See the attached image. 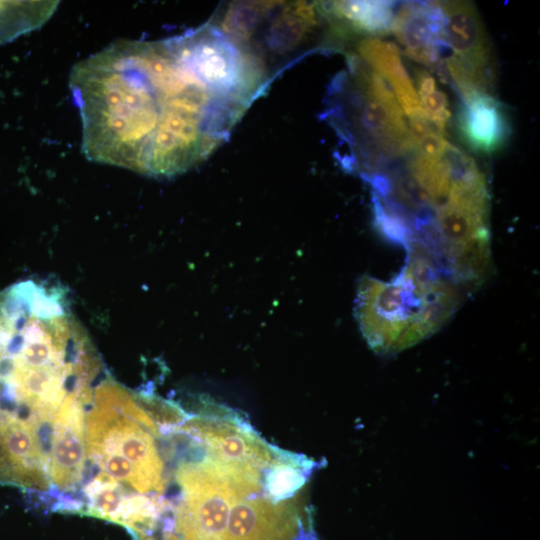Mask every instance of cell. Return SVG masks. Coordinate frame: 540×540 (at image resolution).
<instances>
[{"label":"cell","mask_w":540,"mask_h":540,"mask_svg":"<svg viewBox=\"0 0 540 540\" xmlns=\"http://www.w3.org/2000/svg\"><path fill=\"white\" fill-rule=\"evenodd\" d=\"M449 142L438 130L426 134L416 145V154L430 159L442 156Z\"/></svg>","instance_id":"cell-14"},{"label":"cell","mask_w":540,"mask_h":540,"mask_svg":"<svg viewBox=\"0 0 540 540\" xmlns=\"http://www.w3.org/2000/svg\"><path fill=\"white\" fill-rule=\"evenodd\" d=\"M93 391L68 396L52 425L49 448V478L61 492L76 488L85 471V407Z\"/></svg>","instance_id":"cell-7"},{"label":"cell","mask_w":540,"mask_h":540,"mask_svg":"<svg viewBox=\"0 0 540 540\" xmlns=\"http://www.w3.org/2000/svg\"><path fill=\"white\" fill-rule=\"evenodd\" d=\"M105 372L66 287L26 279L0 289V440L48 442L63 402Z\"/></svg>","instance_id":"cell-2"},{"label":"cell","mask_w":540,"mask_h":540,"mask_svg":"<svg viewBox=\"0 0 540 540\" xmlns=\"http://www.w3.org/2000/svg\"><path fill=\"white\" fill-rule=\"evenodd\" d=\"M460 97L457 127L464 142L483 154L502 148L510 134L502 104L493 95L482 92H469Z\"/></svg>","instance_id":"cell-9"},{"label":"cell","mask_w":540,"mask_h":540,"mask_svg":"<svg viewBox=\"0 0 540 540\" xmlns=\"http://www.w3.org/2000/svg\"><path fill=\"white\" fill-rule=\"evenodd\" d=\"M466 293L429 258L407 252V262L390 281L362 277L355 315L368 343L392 350L437 331L454 314Z\"/></svg>","instance_id":"cell-4"},{"label":"cell","mask_w":540,"mask_h":540,"mask_svg":"<svg viewBox=\"0 0 540 540\" xmlns=\"http://www.w3.org/2000/svg\"><path fill=\"white\" fill-rule=\"evenodd\" d=\"M355 52L394 90L395 98L407 118L426 116L418 94L400 57L399 48L377 37H366L356 44Z\"/></svg>","instance_id":"cell-10"},{"label":"cell","mask_w":540,"mask_h":540,"mask_svg":"<svg viewBox=\"0 0 540 540\" xmlns=\"http://www.w3.org/2000/svg\"><path fill=\"white\" fill-rule=\"evenodd\" d=\"M327 21L351 36H383L390 33L395 2L328 1L319 2Z\"/></svg>","instance_id":"cell-11"},{"label":"cell","mask_w":540,"mask_h":540,"mask_svg":"<svg viewBox=\"0 0 540 540\" xmlns=\"http://www.w3.org/2000/svg\"><path fill=\"white\" fill-rule=\"evenodd\" d=\"M445 16L439 2L409 1L394 13L390 32L411 59L433 69L445 81L446 65L440 60L436 45L444 39Z\"/></svg>","instance_id":"cell-8"},{"label":"cell","mask_w":540,"mask_h":540,"mask_svg":"<svg viewBox=\"0 0 540 540\" xmlns=\"http://www.w3.org/2000/svg\"><path fill=\"white\" fill-rule=\"evenodd\" d=\"M69 87L90 161L169 177L213 130L215 93L169 38L117 41L78 62Z\"/></svg>","instance_id":"cell-1"},{"label":"cell","mask_w":540,"mask_h":540,"mask_svg":"<svg viewBox=\"0 0 540 540\" xmlns=\"http://www.w3.org/2000/svg\"><path fill=\"white\" fill-rule=\"evenodd\" d=\"M87 406L86 458L99 469L93 481L123 494L163 493L167 479L158 439L174 423H166L173 421L166 400L133 392L106 372Z\"/></svg>","instance_id":"cell-3"},{"label":"cell","mask_w":540,"mask_h":540,"mask_svg":"<svg viewBox=\"0 0 540 540\" xmlns=\"http://www.w3.org/2000/svg\"><path fill=\"white\" fill-rule=\"evenodd\" d=\"M301 511L296 498L277 501L257 482L233 502L223 540H301Z\"/></svg>","instance_id":"cell-6"},{"label":"cell","mask_w":540,"mask_h":540,"mask_svg":"<svg viewBox=\"0 0 540 540\" xmlns=\"http://www.w3.org/2000/svg\"><path fill=\"white\" fill-rule=\"evenodd\" d=\"M137 540H180L175 533L169 531L163 532L159 537H155L153 533L148 531H133Z\"/></svg>","instance_id":"cell-15"},{"label":"cell","mask_w":540,"mask_h":540,"mask_svg":"<svg viewBox=\"0 0 540 540\" xmlns=\"http://www.w3.org/2000/svg\"><path fill=\"white\" fill-rule=\"evenodd\" d=\"M58 5L59 1H0V44L40 28Z\"/></svg>","instance_id":"cell-12"},{"label":"cell","mask_w":540,"mask_h":540,"mask_svg":"<svg viewBox=\"0 0 540 540\" xmlns=\"http://www.w3.org/2000/svg\"><path fill=\"white\" fill-rule=\"evenodd\" d=\"M415 82L427 118L444 134L451 115L446 94L437 88L434 77L425 69L415 70Z\"/></svg>","instance_id":"cell-13"},{"label":"cell","mask_w":540,"mask_h":540,"mask_svg":"<svg viewBox=\"0 0 540 540\" xmlns=\"http://www.w3.org/2000/svg\"><path fill=\"white\" fill-rule=\"evenodd\" d=\"M445 16L443 38L452 50L444 63L459 95L491 94L494 74L492 50L480 17L469 2L441 1ZM492 95V94H491Z\"/></svg>","instance_id":"cell-5"}]
</instances>
